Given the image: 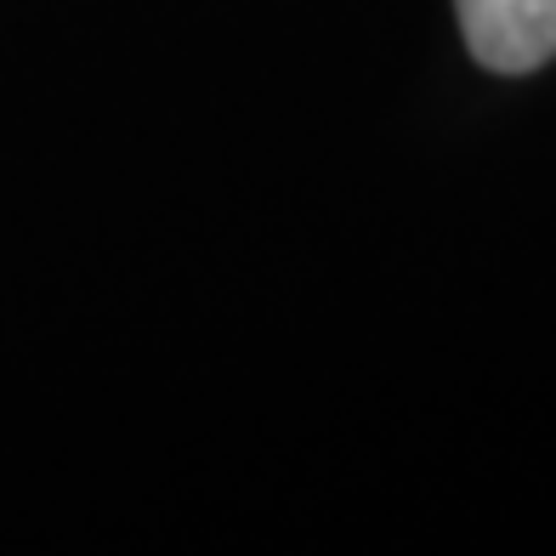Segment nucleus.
<instances>
[{
  "label": "nucleus",
  "instance_id": "nucleus-1",
  "mask_svg": "<svg viewBox=\"0 0 556 556\" xmlns=\"http://www.w3.org/2000/svg\"><path fill=\"white\" fill-rule=\"evenodd\" d=\"M466 52L494 74H534L556 58V0H454Z\"/></svg>",
  "mask_w": 556,
  "mask_h": 556
}]
</instances>
